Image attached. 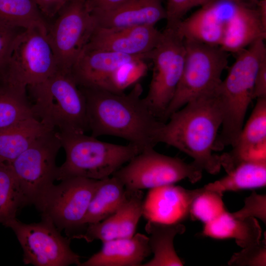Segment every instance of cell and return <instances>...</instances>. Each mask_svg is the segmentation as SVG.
Here are the masks:
<instances>
[{"label": "cell", "mask_w": 266, "mask_h": 266, "mask_svg": "<svg viewBox=\"0 0 266 266\" xmlns=\"http://www.w3.org/2000/svg\"><path fill=\"white\" fill-rule=\"evenodd\" d=\"M46 20H52L73 0H33Z\"/></svg>", "instance_id": "cell-35"}, {"label": "cell", "mask_w": 266, "mask_h": 266, "mask_svg": "<svg viewBox=\"0 0 266 266\" xmlns=\"http://www.w3.org/2000/svg\"><path fill=\"white\" fill-rule=\"evenodd\" d=\"M202 188L192 203L189 217L204 224L216 219L227 210L222 199L223 195Z\"/></svg>", "instance_id": "cell-30"}, {"label": "cell", "mask_w": 266, "mask_h": 266, "mask_svg": "<svg viewBox=\"0 0 266 266\" xmlns=\"http://www.w3.org/2000/svg\"><path fill=\"white\" fill-rule=\"evenodd\" d=\"M62 147L58 132L50 131L37 139L9 165L26 205L34 204L56 180V158Z\"/></svg>", "instance_id": "cell-14"}, {"label": "cell", "mask_w": 266, "mask_h": 266, "mask_svg": "<svg viewBox=\"0 0 266 266\" xmlns=\"http://www.w3.org/2000/svg\"><path fill=\"white\" fill-rule=\"evenodd\" d=\"M26 224L16 218L4 226L11 229L23 250L25 265L67 266L80 264V256L70 248L71 238L64 237L48 218Z\"/></svg>", "instance_id": "cell-12"}, {"label": "cell", "mask_w": 266, "mask_h": 266, "mask_svg": "<svg viewBox=\"0 0 266 266\" xmlns=\"http://www.w3.org/2000/svg\"><path fill=\"white\" fill-rule=\"evenodd\" d=\"M253 97L266 98V57L260 63L256 75Z\"/></svg>", "instance_id": "cell-36"}, {"label": "cell", "mask_w": 266, "mask_h": 266, "mask_svg": "<svg viewBox=\"0 0 266 266\" xmlns=\"http://www.w3.org/2000/svg\"><path fill=\"white\" fill-rule=\"evenodd\" d=\"M201 234L215 239L233 238L243 248L259 242L262 230L257 219L236 218L226 211L214 220L204 224Z\"/></svg>", "instance_id": "cell-22"}, {"label": "cell", "mask_w": 266, "mask_h": 266, "mask_svg": "<svg viewBox=\"0 0 266 266\" xmlns=\"http://www.w3.org/2000/svg\"><path fill=\"white\" fill-rule=\"evenodd\" d=\"M234 0L246 2L250 3L251 4L256 5L258 1H259V0Z\"/></svg>", "instance_id": "cell-39"}, {"label": "cell", "mask_w": 266, "mask_h": 266, "mask_svg": "<svg viewBox=\"0 0 266 266\" xmlns=\"http://www.w3.org/2000/svg\"><path fill=\"white\" fill-rule=\"evenodd\" d=\"M26 89L0 83V131L35 117L28 100Z\"/></svg>", "instance_id": "cell-28"}, {"label": "cell", "mask_w": 266, "mask_h": 266, "mask_svg": "<svg viewBox=\"0 0 266 266\" xmlns=\"http://www.w3.org/2000/svg\"><path fill=\"white\" fill-rule=\"evenodd\" d=\"M223 178L204 186L222 195L225 192L262 188L266 185V160L242 162Z\"/></svg>", "instance_id": "cell-25"}, {"label": "cell", "mask_w": 266, "mask_h": 266, "mask_svg": "<svg viewBox=\"0 0 266 266\" xmlns=\"http://www.w3.org/2000/svg\"><path fill=\"white\" fill-rule=\"evenodd\" d=\"M100 180L74 177L53 184L33 205L42 218L49 219L60 232L72 238L85 230L83 221Z\"/></svg>", "instance_id": "cell-8"}, {"label": "cell", "mask_w": 266, "mask_h": 266, "mask_svg": "<svg viewBox=\"0 0 266 266\" xmlns=\"http://www.w3.org/2000/svg\"><path fill=\"white\" fill-rule=\"evenodd\" d=\"M265 40H258L236 53L228 73L215 91L223 114L222 129L214 144L220 151L235 143L244 125L246 111L252 100L256 75L266 57Z\"/></svg>", "instance_id": "cell-4"}, {"label": "cell", "mask_w": 266, "mask_h": 266, "mask_svg": "<svg viewBox=\"0 0 266 266\" xmlns=\"http://www.w3.org/2000/svg\"><path fill=\"white\" fill-rule=\"evenodd\" d=\"M34 116L60 133L89 130L85 98L70 72L58 70L45 81L29 86Z\"/></svg>", "instance_id": "cell-6"}, {"label": "cell", "mask_w": 266, "mask_h": 266, "mask_svg": "<svg viewBox=\"0 0 266 266\" xmlns=\"http://www.w3.org/2000/svg\"><path fill=\"white\" fill-rule=\"evenodd\" d=\"M128 0H86L87 6L92 11H105L114 8Z\"/></svg>", "instance_id": "cell-37"}, {"label": "cell", "mask_w": 266, "mask_h": 266, "mask_svg": "<svg viewBox=\"0 0 266 266\" xmlns=\"http://www.w3.org/2000/svg\"><path fill=\"white\" fill-rule=\"evenodd\" d=\"M162 34L152 26L120 28L96 26L85 47L131 55L148 54Z\"/></svg>", "instance_id": "cell-16"}, {"label": "cell", "mask_w": 266, "mask_h": 266, "mask_svg": "<svg viewBox=\"0 0 266 266\" xmlns=\"http://www.w3.org/2000/svg\"><path fill=\"white\" fill-rule=\"evenodd\" d=\"M185 58L182 74L174 95L163 117L169 116L190 101L214 92L228 64L229 53L220 47L184 39Z\"/></svg>", "instance_id": "cell-7"}, {"label": "cell", "mask_w": 266, "mask_h": 266, "mask_svg": "<svg viewBox=\"0 0 266 266\" xmlns=\"http://www.w3.org/2000/svg\"><path fill=\"white\" fill-rule=\"evenodd\" d=\"M102 244L99 252L79 266H139L151 254L148 237L139 233Z\"/></svg>", "instance_id": "cell-21"}, {"label": "cell", "mask_w": 266, "mask_h": 266, "mask_svg": "<svg viewBox=\"0 0 266 266\" xmlns=\"http://www.w3.org/2000/svg\"><path fill=\"white\" fill-rule=\"evenodd\" d=\"M215 91L190 101L172 113L159 135V143L186 154L195 165L211 174L218 173L222 167L220 156L213 153L223 121Z\"/></svg>", "instance_id": "cell-3"}, {"label": "cell", "mask_w": 266, "mask_h": 266, "mask_svg": "<svg viewBox=\"0 0 266 266\" xmlns=\"http://www.w3.org/2000/svg\"><path fill=\"white\" fill-rule=\"evenodd\" d=\"M79 88L85 98L92 136L122 138L141 152L159 143L164 122L152 113L141 98L143 88L140 83H136L128 94Z\"/></svg>", "instance_id": "cell-1"}, {"label": "cell", "mask_w": 266, "mask_h": 266, "mask_svg": "<svg viewBox=\"0 0 266 266\" xmlns=\"http://www.w3.org/2000/svg\"><path fill=\"white\" fill-rule=\"evenodd\" d=\"M202 189L189 190L173 184L152 189L144 201L143 214L148 220L181 223L189 217L192 203Z\"/></svg>", "instance_id": "cell-19"}, {"label": "cell", "mask_w": 266, "mask_h": 266, "mask_svg": "<svg viewBox=\"0 0 266 266\" xmlns=\"http://www.w3.org/2000/svg\"><path fill=\"white\" fill-rule=\"evenodd\" d=\"M145 230L149 234V244L154 257L141 266H183L182 261L175 250L173 241L176 235L185 232L184 225L181 223L167 224L148 220Z\"/></svg>", "instance_id": "cell-23"}, {"label": "cell", "mask_w": 266, "mask_h": 266, "mask_svg": "<svg viewBox=\"0 0 266 266\" xmlns=\"http://www.w3.org/2000/svg\"><path fill=\"white\" fill-rule=\"evenodd\" d=\"M48 21L33 0H0V27L26 30L40 27L47 30Z\"/></svg>", "instance_id": "cell-27"}, {"label": "cell", "mask_w": 266, "mask_h": 266, "mask_svg": "<svg viewBox=\"0 0 266 266\" xmlns=\"http://www.w3.org/2000/svg\"><path fill=\"white\" fill-rule=\"evenodd\" d=\"M175 28L184 39L235 54L266 38V26L256 5L234 0H211L182 20Z\"/></svg>", "instance_id": "cell-2"}, {"label": "cell", "mask_w": 266, "mask_h": 266, "mask_svg": "<svg viewBox=\"0 0 266 266\" xmlns=\"http://www.w3.org/2000/svg\"><path fill=\"white\" fill-rule=\"evenodd\" d=\"M58 133L66 158L57 167V180L74 177L107 178L141 152L130 143L123 145L106 142L85 133Z\"/></svg>", "instance_id": "cell-5"}, {"label": "cell", "mask_w": 266, "mask_h": 266, "mask_svg": "<svg viewBox=\"0 0 266 266\" xmlns=\"http://www.w3.org/2000/svg\"><path fill=\"white\" fill-rule=\"evenodd\" d=\"M55 130L32 117L0 131V163L9 164L39 137Z\"/></svg>", "instance_id": "cell-24"}, {"label": "cell", "mask_w": 266, "mask_h": 266, "mask_svg": "<svg viewBox=\"0 0 266 266\" xmlns=\"http://www.w3.org/2000/svg\"><path fill=\"white\" fill-rule=\"evenodd\" d=\"M266 98H261L232 150L220 156L221 167L228 172L242 162L266 160Z\"/></svg>", "instance_id": "cell-18"}, {"label": "cell", "mask_w": 266, "mask_h": 266, "mask_svg": "<svg viewBox=\"0 0 266 266\" xmlns=\"http://www.w3.org/2000/svg\"><path fill=\"white\" fill-rule=\"evenodd\" d=\"M48 23L47 36L59 70L70 72L97 24L86 0H73Z\"/></svg>", "instance_id": "cell-13"}, {"label": "cell", "mask_w": 266, "mask_h": 266, "mask_svg": "<svg viewBox=\"0 0 266 266\" xmlns=\"http://www.w3.org/2000/svg\"><path fill=\"white\" fill-rule=\"evenodd\" d=\"M256 6L262 21L266 26V0H259Z\"/></svg>", "instance_id": "cell-38"}, {"label": "cell", "mask_w": 266, "mask_h": 266, "mask_svg": "<svg viewBox=\"0 0 266 266\" xmlns=\"http://www.w3.org/2000/svg\"><path fill=\"white\" fill-rule=\"evenodd\" d=\"M126 192L123 184L115 176L100 180L84 219L85 229L87 225L101 221L113 214L123 201Z\"/></svg>", "instance_id": "cell-26"}, {"label": "cell", "mask_w": 266, "mask_h": 266, "mask_svg": "<svg viewBox=\"0 0 266 266\" xmlns=\"http://www.w3.org/2000/svg\"><path fill=\"white\" fill-rule=\"evenodd\" d=\"M26 205L10 166L0 163V223L4 225L16 218L18 210Z\"/></svg>", "instance_id": "cell-29"}, {"label": "cell", "mask_w": 266, "mask_h": 266, "mask_svg": "<svg viewBox=\"0 0 266 266\" xmlns=\"http://www.w3.org/2000/svg\"><path fill=\"white\" fill-rule=\"evenodd\" d=\"M150 53L131 55L85 47L70 72L79 87L115 92L113 79L116 72L126 65L150 60Z\"/></svg>", "instance_id": "cell-15"}, {"label": "cell", "mask_w": 266, "mask_h": 266, "mask_svg": "<svg viewBox=\"0 0 266 266\" xmlns=\"http://www.w3.org/2000/svg\"><path fill=\"white\" fill-rule=\"evenodd\" d=\"M165 0H128L105 11H91L97 26L120 28L152 26L166 19Z\"/></svg>", "instance_id": "cell-20"}, {"label": "cell", "mask_w": 266, "mask_h": 266, "mask_svg": "<svg viewBox=\"0 0 266 266\" xmlns=\"http://www.w3.org/2000/svg\"><path fill=\"white\" fill-rule=\"evenodd\" d=\"M143 194L141 190H126L125 198L112 215L101 221L87 225L74 238L87 242L95 240L102 242L120 238H131L135 233L138 221L143 214Z\"/></svg>", "instance_id": "cell-17"}, {"label": "cell", "mask_w": 266, "mask_h": 266, "mask_svg": "<svg viewBox=\"0 0 266 266\" xmlns=\"http://www.w3.org/2000/svg\"><path fill=\"white\" fill-rule=\"evenodd\" d=\"M211 0H166V27L175 28L191 9Z\"/></svg>", "instance_id": "cell-32"}, {"label": "cell", "mask_w": 266, "mask_h": 266, "mask_svg": "<svg viewBox=\"0 0 266 266\" xmlns=\"http://www.w3.org/2000/svg\"><path fill=\"white\" fill-rule=\"evenodd\" d=\"M47 32L33 27L19 33L0 72V83L27 88L45 81L58 70Z\"/></svg>", "instance_id": "cell-9"}, {"label": "cell", "mask_w": 266, "mask_h": 266, "mask_svg": "<svg viewBox=\"0 0 266 266\" xmlns=\"http://www.w3.org/2000/svg\"><path fill=\"white\" fill-rule=\"evenodd\" d=\"M228 264L231 266H266V239L234 253Z\"/></svg>", "instance_id": "cell-31"}, {"label": "cell", "mask_w": 266, "mask_h": 266, "mask_svg": "<svg viewBox=\"0 0 266 266\" xmlns=\"http://www.w3.org/2000/svg\"><path fill=\"white\" fill-rule=\"evenodd\" d=\"M203 170L192 162L145 149L112 176L117 178L128 190L152 189L172 184L183 179L196 183L202 177Z\"/></svg>", "instance_id": "cell-11"}, {"label": "cell", "mask_w": 266, "mask_h": 266, "mask_svg": "<svg viewBox=\"0 0 266 266\" xmlns=\"http://www.w3.org/2000/svg\"><path fill=\"white\" fill-rule=\"evenodd\" d=\"M23 30L0 27V72L8 61L18 35Z\"/></svg>", "instance_id": "cell-34"}, {"label": "cell", "mask_w": 266, "mask_h": 266, "mask_svg": "<svg viewBox=\"0 0 266 266\" xmlns=\"http://www.w3.org/2000/svg\"><path fill=\"white\" fill-rule=\"evenodd\" d=\"M151 52L153 72L143 100L152 113L163 121L181 78L185 58L184 39L175 28L166 27Z\"/></svg>", "instance_id": "cell-10"}, {"label": "cell", "mask_w": 266, "mask_h": 266, "mask_svg": "<svg viewBox=\"0 0 266 266\" xmlns=\"http://www.w3.org/2000/svg\"><path fill=\"white\" fill-rule=\"evenodd\" d=\"M238 218H254L266 222V196L253 192L245 198L243 206L239 210L232 213Z\"/></svg>", "instance_id": "cell-33"}]
</instances>
